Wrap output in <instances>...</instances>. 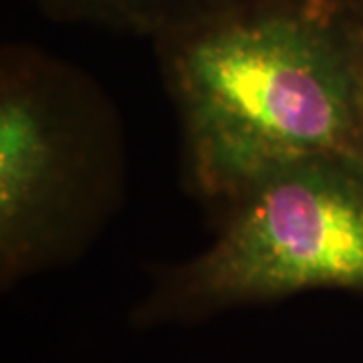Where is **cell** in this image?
I'll list each match as a JSON object with an SVG mask.
<instances>
[{
  "label": "cell",
  "instance_id": "obj_1",
  "mask_svg": "<svg viewBox=\"0 0 363 363\" xmlns=\"http://www.w3.org/2000/svg\"><path fill=\"white\" fill-rule=\"evenodd\" d=\"M190 182L226 204L319 156L363 160L351 0H226L162 30Z\"/></svg>",
  "mask_w": 363,
  "mask_h": 363
},
{
  "label": "cell",
  "instance_id": "obj_2",
  "mask_svg": "<svg viewBox=\"0 0 363 363\" xmlns=\"http://www.w3.org/2000/svg\"><path fill=\"white\" fill-rule=\"evenodd\" d=\"M224 206L214 242L157 281L138 323H188L317 289L363 293V160H303Z\"/></svg>",
  "mask_w": 363,
  "mask_h": 363
},
{
  "label": "cell",
  "instance_id": "obj_3",
  "mask_svg": "<svg viewBox=\"0 0 363 363\" xmlns=\"http://www.w3.org/2000/svg\"><path fill=\"white\" fill-rule=\"evenodd\" d=\"M47 59L4 57L0 85L2 283L35 271L65 236L87 174L73 91Z\"/></svg>",
  "mask_w": 363,
  "mask_h": 363
},
{
  "label": "cell",
  "instance_id": "obj_4",
  "mask_svg": "<svg viewBox=\"0 0 363 363\" xmlns=\"http://www.w3.org/2000/svg\"><path fill=\"white\" fill-rule=\"evenodd\" d=\"M57 13L97 18L135 28L174 25L182 16L202 6V0H47Z\"/></svg>",
  "mask_w": 363,
  "mask_h": 363
},
{
  "label": "cell",
  "instance_id": "obj_5",
  "mask_svg": "<svg viewBox=\"0 0 363 363\" xmlns=\"http://www.w3.org/2000/svg\"><path fill=\"white\" fill-rule=\"evenodd\" d=\"M353 14V35H355V55H357V77H359V95L363 109V0H351Z\"/></svg>",
  "mask_w": 363,
  "mask_h": 363
},
{
  "label": "cell",
  "instance_id": "obj_6",
  "mask_svg": "<svg viewBox=\"0 0 363 363\" xmlns=\"http://www.w3.org/2000/svg\"><path fill=\"white\" fill-rule=\"evenodd\" d=\"M214 2H226V0H202V6H208V4H214Z\"/></svg>",
  "mask_w": 363,
  "mask_h": 363
}]
</instances>
